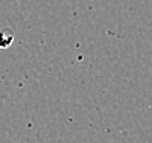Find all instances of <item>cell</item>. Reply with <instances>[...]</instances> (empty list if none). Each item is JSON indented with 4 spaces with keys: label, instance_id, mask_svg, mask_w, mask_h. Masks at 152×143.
<instances>
[{
    "label": "cell",
    "instance_id": "1",
    "mask_svg": "<svg viewBox=\"0 0 152 143\" xmlns=\"http://www.w3.org/2000/svg\"><path fill=\"white\" fill-rule=\"evenodd\" d=\"M12 41H14V34H12L9 29H3L0 31V47L5 49L8 46L12 44Z\"/></svg>",
    "mask_w": 152,
    "mask_h": 143
}]
</instances>
